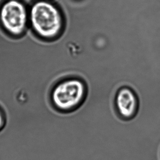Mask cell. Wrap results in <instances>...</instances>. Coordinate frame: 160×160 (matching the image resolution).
Segmentation results:
<instances>
[{"label":"cell","mask_w":160,"mask_h":160,"mask_svg":"<svg viewBox=\"0 0 160 160\" xmlns=\"http://www.w3.org/2000/svg\"><path fill=\"white\" fill-rule=\"evenodd\" d=\"M30 21L36 34L44 39L55 38L62 29L60 12L54 4L45 1L33 4L31 8Z\"/></svg>","instance_id":"obj_1"},{"label":"cell","mask_w":160,"mask_h":160,"mask_svg":"<svg viewBox=\"0 0 160 160\" xmlns=\"http://www.w3.org/2000/svg\"><path fill=\"white\" fill-rule=\"evenodd\" d=\"M87 95L84 82L76 78L58 83L52 89L51 98L54 107L62 111H71L82 104Z\"/></svg>","instance_id":"obj_2"},{"label":"cell","mask_w":160,"mask_h":160,"mask_svg":"<svg viewBox=\"0 0 160 160\" xmlns=\"http://www.w3.org/2000/svg\"><path fill=\"white\" fill-rule=\"evenodd\" d=\"M28 19L26 7L18 0H7L0 7V24L10 35L19 36L24 34Z\"/></svg>","instance_id":"obj_3"},{"label":"cell","mask_w":160,"mask_h":160,"mask_svg":"<svg viewBox=\"0 0 160 160\" xmlns=\"http://www.w3.org/2000/svg\"><path fill=\"white\" fill-rule=\"evenodd\" d=\"M115 104L118 113L123 119H131L138 110V97L134 91L128 87L121 88L118 91Z\"/></svg>","instance_id":"obj_4"},{"label":"cell","mask_w":160,"mask_h":160,"mask_svg":"<svg viewBox=\"0 0 160 160\" xmlns=\"http://www.w3.org/2000/svg\"><path fill=\"white\" fill-rule=\"evenodd\" d=\"M5 123H6V119L4 116V113H3L2 110L0 109V131L3 128Z\"/></svg>","instance_id":"obj_5"}]
</instances>
